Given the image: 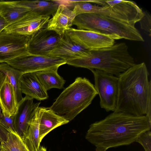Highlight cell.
Here are the masks:
<instances>
[{
  "label": "cell",
  "instance_id": "6da1fadb",
  "mask_svg": "<svg viewBox=\"0 0 151 151\" xmlns=\"http://www.w3.org/2000/svg\"><path fill=\"white\" fill-rule=\"evenodd\" d=\"M151 129V121L145 115L114 111L91 124L85 138L96 147L107 150L130 145Z\"/></svg>",
  "mask_w": 151,
  "mask_h": 151
},
{
  "label": "cell",
  "instance_id": "7a4b0ae2",
  "mask_svg": "<svg viewBox=\"0 0 151 151\" xmlns=\"http://www.w3.org/2000/svg\"><path fill=\"white\" fill-rule=\"evenodd\" d=\"M145 63L134 64L118 76L116 109L136 116L145 115L151 96V81Z\"/></svg>",
  "mask_w": 151,
  "mask_h": 151
},
{
  "label": "cell",
  "instance_id": "3957f363",
  "mask_svg": "<svg viewBox=\"0 0 151 151\" xmlns=\"http://www.w3.org/2000/svg\"><path fill=\"white\" fill-rule=\"evenodd\" d=\"M75 67L101 70L117 77L134 65L133 57L124 42L106 48L89 51L86 55L67 61Z\"/></svg>",
  "mask_w": 151,
  "mask_h": 151
},
{
  "label": "cell",
  "instance_id": "277c9868",
  "mask_svg": "<svg viewBox=\"0 0 151 151\" xmlns=\"http://www.w3.org/2000/svg\"><path fill=\"white\" fill-rule=\"evenodd\" d=\"M97 95L94 85L88 79L78 77L49 108L70 122L89 106Z\"/></svg>",
  "mask_w": 151,
  "mask_h": 151
},
{
  "label": "cell",
  "instance_id": "5b68a950",
  "mask_svg": "<svg viewBox=\"0 0 151 151\" xmlns=\"http://www.w3.org/2000/svg\"><path fill=\"white\" fill-rule=\"evenodd\" d=\"M73 24L77 29L93 31L110 35L118 40L124 39L144 42V40L135 25L105 15L85 13L76 15Z\"/></svg>",
  "mask_w": 151,
  "mask_h": 151
},
{
  "label": "cell",
  "instance_id": "8992f818",
  "mask_svg": "<svg viewBox=\"0 0 151 151\" xmlns=\"http://www.w3.org/2000/svg\"><path fill=\"white\" fill-rule=\"evenodd\" d=\"M104 6L93 5L86 1L75 5L73 11L76 15L85 13L101 14L135 25L144 16V12L130 1L105 0Z\"/></svg>",
  "mask_w": 151,
  "mask_h": 151
},
{
  "label": "cell",
  "instance_id": "52a82bcc",
  "mask_svg": "<svg viewBox=\"0 0 151 151\" xmlns=\"http://www.w3.org/2000/svg\"><path fill=\"white\" fill-rule=\"evenodd\" d=\"M94 76V87L100 99L101 108L107 112L116 109L119 92V78L97 70H91Z\"/></svg>",
  "mask_w": 151,
  "mask_h": 151
},
{
  "label": "cell",
  "instance_id": "ba28073f",
  "mask_svg": "<svg viewBox=\"0 0 151 151\" xmlns=\"http://www.w3.org/2000/svg\"><path fill=\"white\" fill-rule=\"evenodd\" d=\"M66 63V60L58 58L29 53L20 56L6 62L22 74L59 68Z\"/></svg>",
  "mask_w": 151,
  "mask_h": 151
},
{
  "label": "cell",
  "instance_id": "9c48e42d",
  "mask_svg": "<svg viewBox=\"0 0 151 151\" xmlns=\"http://www.w3.org/2000/svg\"><path fill=\"white\" fill-rule=\"evenodd\" d=\"M65 32L73 42L89 51L110 47L114 44L115 40H118L110 35L73 28Z\"/></svg>",
  "mask_w": 151,
  "mask_h": 151
},
{
  "label": "cell",
  "instance_id": "30bf717a",
  "mask_svg": "<svg viewBox=\"0 0 151 151\" xmlns=\"http://www.w3.org/2000/svg\"><path fill=\"white\" fill-rule=\"evenodd\" d=\"M30 37L3 30L0 32V63H6L29 54L28 44Z\"/></svg>",
  "mask_w": 151,
  "mask_h": 151
},
{
  "label": "cell",
  "instance_id": "8fae6325",
  "mask_svg": "<svg viewBox=\"0 0 151 151\" xmlns=\"http://www.w3.org/2000/svg\"><path fill=\"white\" fill-rule=\"evenodd\" d=\"M50 16L41 15L29 11L20 19L9 24L4 29L9 32L28 36L46 27Z\"/></svg>",
  "mask_w": 151,
  "mask_h": 151
},
{
  "label": "cell",
  "instance_id": "7c38bea8",
  "mask_svg": "<svg viewBox=\"0 0 151 151\" xmlns=\"http://www.w3.org/2000/svg\"><path fill=\"white\" fill-rule=\"evenodd\" d=\"M61 35L48 30L46 27L43 28L30 37L28 44L29 53L48 55L56 46Z\"/></svg>",
  "mask_w": 151,
  "mask_h": 151
},
{
  "label": "cell",
  "instance_id": "4fadbf2b",
  "mask_svg": "<svg viewBox=\"0 0 151 151\" xmlns=\"http://www.w3.org/2000/svg\"><path fill=\"white\" fill-rule=\"evenodd\" d=\"M40 104V102L34 103L33 99L26 96L18 103L17 110L14 117L13 126L15 132L22 138L27 133L29 122Z\"/></svg>",
  "mask_w": 151,
  "mask_h": 151
},
{
  "label": "cell",
  "instance_id": "5bb4252c",
  "mask_svg": "<svg viewBox=\"0 0 151 151\" xmlns=\"http://www.w3.org/2000/svg\"><path fill=\"white\" fill-rule=\"evenodd\" d=\"M89 51L73 42L65 32L56 46L47 55L61 58L67 62L85 56Z\"/></svg>",
  "mask_w": 151,
  "mask_h": 151
},
{
  "label": "cell",
  "instance_id": "9a60e30c",
  "mask_svg": "<svg viewBox=\"0 0 151 151\" xmlns=\"http://www.w3.org/2000/svg\"><path fill=\"white\" fill-rule=\"evenodd\" d=\"M76 16L72 10L64 5L59 4L57 10L49 20L46 27L48 30L61 35L66 30L70 28Z\"/></svg>",
  "mask_w": 151,
  "mask_h": 151
},
{
  "label": "cell",
  "instance_id": "2e32d148",
  "mask_svg": "<svg viewBox=\"0 0 151 151\" xmlns=\"http://www.w3.org/2000/svg\"><path fill=\"white\" fill-rule=\"evenodd\" d=\"M22 93L37 100L48 98L47 91L39 80L35 72L23 73L20 79Z\"/></svg>",
  "mask_w": 151,
  "mask_h": 151
},
{
  "label": "cell",
  "instance_id": "e0dca14e",
  "mask_svg": "<svg viewBox=\"0 0 151 151\" xmlns=\"http://www.w3.org/2000/svg\"><path fill=\"white\" fill-rule=\"evenodd\" d=\"M38 112L40 142L51 131L69 122L63 116L54 112L49 108L39 106Z\"/></svg>",
  "mask_w": 151,
  "mask_h": 151
},
{
  "label": "cell",
  "instance_id": "ac0fdd59",
  "mask_svg": "<svg viewBox=\"0 0 151 151\" xmlns=\"http://www.w3.org/2000/svg\"><path fill=\"white\" fill-rule=\"evenodd\" d=\"M0 105L2 113L5 116H13L17 112L18 104L13 88L6 76L0 89Z\"/></svg>",
  "mask_w": 151,
  "mask_h": 151
},
{
  "label": "cell",
  "instance_id": "d6986e66",
  "mask_svg": "<svg viewBox=\"0 0 151 151\" xmlns=\"http://www.w3.org/2000/svg\"><path fill=\"white\" fill-rule=\"evenodd\" d=\"M29 9L19 3L18 1L0 0V14L9 24L23 17Z\"/></svg>",
  "mask_w": 151,
  "mask_h": 151
},
{
  "label": "cell",
  "instance_id": "ffe728a7",
  "mask_svg": "<svg viewBox=\"0 0 151 151\" xmlns=\"http://www.w3.org/2000/svg\"><path fill=\"white\" fill-rule=\"evenodd\" d=\"M56 67L35 72L39 81L47 91L52 88L62 89L65 81L58 73Z\"/></svg>",
  "mask_w": 151,
  "mask_h": 151
},
{
  "label": "cell",
  "instance_id": "44dd1931",
  "mask_svg": "<svg viewBox=\"0 0 151 151\" xmlns=\"http://www.w3.org/2000/svg\"><path fill=\"white\" fill-rule=\"evenodd\" d=\"M18 1L21 5L29 8L30 11L40 15L46 16L52 15L57 10L59 5L58 3L53 0H22Z\"/></svg>",
  "mask_w": 151,
  "mask_h": 151
},
{
  "label": "cell",
  "instance_id": "7402d4cb",
  "mask_svg": "<svg viewBox=\"0 0 151 151\" xmlns=\"http://www.w3.org/2000/svg\"><path fill=\"white\" fill-rule=\"evenodd\" d=\"M38 108L29 122L27 133L22 138L29 151H37L40 146Z\"/></svg>",
  "mask_w": 151,
  "mask_h": 151
},
{
  "label": "cell",
  "instance_id": "603a6c76",
  "mask_svg": "<svg viewBox=\"0 0 151 151\" xmlns=\"http://www.w3.org/2000/svg\"><path fill=\"white\" fill-rule=\"evenodd\" d=\"M0 70L7 77L13 88L16 101L18 104L23 98L20 83V78L22 73L6 63H0Z\"/></svg>",
  "mask_w": 151,
  "mask_h": 151
},
{
  "label": "cell",
  "instance_id": "cb8c5ba5",
  "mask_svg": "<svg viewBox=\"0 0 151 151\" xmlns=\"http://www.w3.org/2000/svg\"><path fill=\"white\" fill-rule=\"evenodd\" d=\"M1 151H29L22 138L16 132L9 131L6 141L1 144Z\"/></svg>",
  "mask_w": 151,
  "mask_h": 151
},
{
  "label": "cell",
  "instance_id": "d4e9b609",
  "mask_svg": "<svg viewBox=\"0 0 151 151\" xmlns=\"http://www.w3.org/2000/svg\"><path fill=\"white\" fill-rule=\"evenodd\" d=\"M144 148L145 151H151V132L150 130L140 135L137 140Z\"/></svg>",
  "mask_w": 151,
  "mask_h": 151
},
{
  "label": "cell",
  "instance_id": "484cf974",
  "mask_svg": "<svg viewBox=\"0 0 151 151\" xmlns=\"http://www.w3.org/2000/svg\"><path fill=\"white\" fill-rule=\"evenodd\" d=\"M144 15L139 21L141 29L148 33L150 36L151 35V17L147 12H144Z\"/></svg>",
  "mask_w": 151,
  "mask_h": 151
},
{
  "label": "cell",
  "instance_id": "4316f807",
  "mask_svg": "<svg viewBox=\"0 0 151 151\" xmlns=\"http://www.w3.org/2000/svg\"><path fill=\"white\" fill-rule=\"evenodd\" d=\"M14 116L9 117L4 115L0 116V123L5 127L8 131L15 132L13 126Z\"/></svg>",
  "mask_w": 151,
  "mask_h": 151
},
{
  "label": "cell",
  "instance_id": "83f0119b",
  "mask_svg": "<svg viewBox=\"0 0 151 151\" xmlns=\"http://www.w3.org/2000/svg\"><path fill=\"white\" fill-rule=\"evenodd\" d=\"M8 131L0 123V142L1 144L6 141Z\"/></svg>",
  "mask_w": 151,
  "mask_h": 151
},
{
  "label": "cell",
  "instance_id": "f1b7e54d",
  "mask_svg": "<svg viewBox=\"0 0 151 151\" xmlns=\"http://www.w3.org/2000/svg\"><path fill=\"white\" fill-rule=\"evenodd\" d=\"M8 25V23L0 14V32Z\"/></svg>",
  "mask_w": 151,
  "mask_h": 151
},
{
  "label": "cell",
  "instance_id": "f546056e",
  "mask_svg": "<svg viewBox=\"0 0 151 151\" xmlns=\"http://www.w3.org/2000/svg\"><path fill=\"white\" fill-rule=\"evenodd\" d=\"M6 77V75L0 70V89L5 82Z\"/></svg>",
  "mask_w": 151,
  "mask_h": 151
},
{
  "label": "cell",
  "instance_id": "4dcf8cb0",
  "mask_svg": "<svg viewBox=\"0 0 151 151\" xmlns=\"http://www.w3.org/2000/svg\"><path fill=\"white\" fill-rule=\"evenodd\" d=\"M106 150L104 148L100 147H96V151H106Z\"/></svg>",
  "mask_w": 151,
  "mask_h": 151
},
{
  "label": "cell",
  "instance_id": "1f68e13d",
  "mask_svg": "<svg viewBox=\"0 0 151 151\" xmlns=\"http://www.w3.org/2000/svg\"><path fill=\"white\" fill-rule=\"evenodd\" d=\"M37 151H47L46 149L43 146H40L39 149Z\"/></svg>",
  "mask_w": 151,
  "mask_h": 151
},
{
  "label": "cell",
  "instance_id": "d6a6232c",
  "mask_svg": "<svg viewBox=\"0 0 151 151\" xmlns=\"http://www.w3.org/2000/svg\"><path fill=\"white\" fill-rule=\"evenodd\" d=\"M2 114V110L1 109V108L0 105V116H1Z\"/></svg>",
  "mask_w": 151,
  "mask_h": 151
},
{
  "label": "cell",
  "instance_id": "836d02e7",
  "mask_svg": "<svg viewBox=\"0 0 151 151\" xmlns=\"http://www.w3.org/2000/svg\"><path fill=\"white\" fill-rule=\"evenodd\" d=\"M0 151H1V144H0Z\"/></svg>",
  "mask_w": 151,
  "mask_h": 151
}]
</instances>
